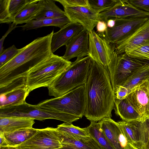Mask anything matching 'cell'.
<instances>
[{
  "mask_svg": "<svg viewBox=\"0 0 149 149\" xmlns=\"http://www.w3.org/2000/svg\"><path fill=\"white\" fill-rule=\"evenodd\" d=\"M84 85V116L91 121L96 122L104 118H111L116 98L107 68L92 61Z\"/></svg>",
  "mask_w": 149,
  "mask_h": 149,
  "instance_id": "obj_1",
  "label": "cell"
},
{
  "mask_svg": "<svg viewBox=\"0 0 149 149\" xmlns=\"http://www.w3.org/2000/svg\"><path fill=\"white\" fill-rule=\"evenodd\" d=\"M38 37L22 48L11 60L0 67V87L15 80L26 77L33 69L54 54L51 43L54 33Z\"/></svg>",
  "mask_w": 149,
  "mask_h": 149,
  "instance_id": "obj_2",
  "label": "cell"
},
{
  "mask_svg": "<svg viewBox=\"0 0 149 149\" xmlns=\"http://www.w3.org/2000/svg\"><path fill=\"white\" fill-rule=\"evenodd\" d=\"M92 63L88 56L77 58L47 87L49 95L59 97L84 84Z\"/></svg>",
  "mask_w": 149,
  "mask_h": 149,
  "instance_id": "obj_3",
  "label": "cell"
},
{
  "mask_svg": "<svg viewBox=\"0 0 149 149\" xmlns=\"http://www.w3.org/2000/svg\"><path fill=\"white\" fill-rule=\"evenodd\" d=\"M72 63L62 56L54 54L51 58L33 69L26 77L29 93L39 88L48 87Z\"/></svg>",
  "mask_w": 149,
  "mask_h": 149,
  "instance_id": "obj_4",
  "label": "cell"
},
{
  "mask_svg": "<svg viewBox=\"0 0 149 149\" xmlns=\"http://www.w3.org/2000/svg\"><path fill=\"white\" fill-rule=\"evenodd\" d=\"M36 105L40 108L62 112L81 118L84 116L86 110L84 85L61 97L41 101Z\"/></svg>",
  "mask_w": 149,
  "mask_h": 149,
  "instance_id": "obj_5",
  "label": "cell"
},
{
  "mask_svg": "<svg viewBox=\"0 0 149 149\" xmlns=\"http://www.w3.org/2000/svg\"><path fill=\"white\" fill-rule=\"evenodd\" d=\"M0 117L26 118L40 121L54 119L68 123H71L80 118L62 112L40 108L26 102L20 105L0 108Z\"/></svg>",
  "mask_w": 149,
  "mask_h": 149,
  "instance_id": "obj_6",
  "label": "cell"
},
{
  "mask_svg": "<svg viewBox=\"0 0 149 149\" xmlns=\"http://www.w3.org/2000/svg\"><path fill=\"white\" fill-rule=\"evenodd\" d=\"M149 61L130 56L125 53L112 55L107 68L114 93L136 70Z\"/></svg>",
  "mask_w": 149,
  "mask_h": 149,
  "instance_id": "obj_7",
  "label": "cell"
},
{
  "mask_svg": "<svg viewBox=\"0 0 149 149\" xmlns=\"http://www.w3.org/2000/svg\"><path fill=\"white\" fill-rule=\"evenodd\" d=\"M0 108L22 104L26 102L29 92L26 83V77L17 79L0 88Z\"/></svg>",
  "mask_w": 149,
  "mask_h": 149,
  "instance_id": "obj_8",
  "label": "cell"
},
{
  "mask_svg": "<svg viewBox=\"0 0 149 149\" xmlns=\"http://www.w3.org/2000/svg\"><path fill=\"white\" fill-rule=\"evenodd\" d=\"M149 17L134 16L114 19V26L107 27L104 38L111 44H115L132 33Z\"/></svg>",
  "mask_w": 149,
  "mask_h": 149,
  "instance_id": "obj_9",
  "label": "cell"
},
{
  "mask_svg": "<svg viewBox=\"0 0 149 149\" xmlns=\"http://www.w3.org/2000/svg\"><path fill=\"white\" fill-rule=\"evenodd\" d=\"M115 52L111 44L93 30L89 33L88 56L107 68Z\"/></svg>",
  "mask_w": 149,
  "mask_h": 149,
  "instance_id": "obj_10",
  "label": "cell"
},
{
  "mask_svg": "<svg viewBox=\"0 0 149 149\" xmlns=\"http://www.w3.org/2000/svg\"><path fill=\"white\" fill-rule=\"evenodd\" d=\"M66 16L70 22L79 24L89 32L100 21L99 13L90 6H63Z\"/></svg>",
  "mask_w": 149,
  "mask_h": 149,
  "instance_id": "obj_11",
  "label": "cell"
},
{
  "mask_svg": "<svg viewBox=\"0 0 149 149\" xmlns=\"http://www.w3.org/2000/svg\"><path fill=\"white\" fill-rule=\"evenodd\" d=\"M117 54L124 53L126 50L141 46L149 45V17L140 27L127 37L111 44Z\"/></svg>",
  "mask_w": 149,
  "mask_h": 149,
  "instance_id": "obj_12",
  "label": "cell"
},
{
  "mask_svg": "<svg viewBox=\"0 0 149 149\" xmlns=\"http://www.w3.org/2000/svg\"><path fill=\"white\" fill-rule=\"evenodd\" d=\"M19 146L56 149L62 147L56 128L49 127L38 129L33 136Z\"/></svg>",
  "mask_w": 149,
  "mask_h": 149,
  "instance_id": "obj_13",
  "label": "cell"
},
{
  "mask_svg": "<svg viewBox=\"0 0 149 149\" xmlns=\"http://www.w3.org/2000/svg\"><path fill=\"white\" fill-rule=\"evenodd\" d=\"M138 112L143 122L149 118V83L146 80L126 97Z\"/></svg>",
  "mask_w": 149,
  "mask_h": 149,
  "instance_id": "obj_14",
  "label": "cell"
},
{
  "mask_svg": "<svg viewBox=\"0 0 149 149\" xmlns=\"http://www.w3.org/2000/svg\"><path fill=\"white\" fill-rule=\"evenodd\" d=\"M100 20L106 22L109 19L125 18L130 17H149V13L140 10L132 5L128 0H120L111 9L99 14Z\"/></svg>",
  "mask_w": 149,
  "mask_h": 149,
  "instance_id": "obj_15",
  "label": "cell"
},
{
  "mask_svg": "<svg viewBox=\"0 0 149 149\" xmlns=\"http://www.w3.org/2000/svg\"><path fill=\"white\" fill-rule=\"evenodd\" d=\"M149 79V63L136 70L117 89L116 98L122 99L126 97L137 87Z\"/></svg>",
  "mask_w": 149,
  "mask_h": 149,
  "instance_id": "obj_16",
  "label": "cell"
},
{
  "mask_svg": "<svg viewBox=\"0 0 149 149\" xmlns=\"http://www.w3.org/2000/svg\"><path fill=\"white\" fill-rule=\"evenodd\" d=\"M89 32L84 29L77 35L66 46L62 57L70 61L74 57L81 58L88 56Z\"/></svg>",
  "mask_w": 149,
  "mask_h": 149,
  "instance_id": "obj_17",
  "label": "cell"
},
{
  "mask_svg": "<svg viewBox=\"0 0 149 149\" xmlns=\"http://www.w3.org/2000/svg\"><path fill=\"white\" fill-rule=\"evenodd\" d=\"M85 29L81 24L70 22L58 31L54 33L51 43L53 53L61 47L68 44L79 32Z\"/></svg>",
  "mask_w": 149,
  "mask_h": 149,
  "instance_id": "obj_18",
  "label": "cell"
},
{
  "mask_svg": "<svg viewBox=\"0 0 149 149\" xmlns=\"http://www.w3.org/2000/svg\"><path fill=\"white\" fill-rule=\"evenodd\" d=\"M58 132L62 146L60 149H100L91 137H77Z\"/></svg>",
  "mask_w": 149,
  "mask_h": 149,
  "instance_id": "obj_19",
  "label": "cell"
},
{
  "mask_svg": "<svg viewBox=\"0 0 149 149\" xmlns=\"http://www.w3.org/2000/svg\"><path fill=\"white\" fill-rule=\"evenodd\" d=\"M99 122L100 128L113 148L124 149L119 143V136L122 131L118 122L111 118H105Z\"/></svg>",
  "mask_w": 149,
  "mask_h": 149,
  "instance_id": "obj_20",
  "label": "cell"
},
{
  "mask_svg": "<svg viewBox=\"0 0 149 149\" xmlns=\"http://www.w3.org/2000/svg\"><path fill=\"white\" fill-rule=\"evenodd\" d=\"M34 119L15 117H0V132H12L24 129L33 128Z\"/></svg>",
  "mask_w": 149,
  "mask_h": 149,
  "instance_id": "obj_21",
  "label": "cell"
},
{
  "mask_svg": "<svg viewBox=\"0 0 149 149\" xmlns=\"http://www.w3.org/2000/svg\"><path fill=\"white\" fill-rule=\"evenodd\" d=\"M114 109L115 113L123 121H141V118L127 97L122 99L116 98Z\"/></svg>",
  "mask_w": 149,
  "mask_h": 149,
  "instance_id": "obj_22",
  "label": "cell"
},
{
  "mask_svg": "<svg viewBox=\"0 0 149 149\" xmlns=\"http://www.w3.org/2000/svg\"><path fill=\"white\" fill-rule=\"evenodd\" d=\"M40 8L33 19L60 17L66 16L65 12L55 4L54 0H40Z\"/></svg>",
  "mask_w": 149,
  "mask_h": 149,
  "instance_id": "obj_23",
  "label": "cell"
},
{
  "mask_svg": "<svg viewBox=\"0 0 149 149\" xmlns=\"http://www.w3.org/2000/svg\"><path fill=\"white\" fill-rule=\"evenodd\" d=\"M70 22L68 18L65 16L56 18L33 19L21 27L23 31L49 26H55L61 29Z\"/></svg>",
  "mask_w": 149,
  "mask_h": 149,
  "instance_id": "obj_24",
  "label": "cell"
},
{
  "mask_svg": "<svg viewBox=\"0 0 149 149\" xmlns=\"http://www.w3.org/2000/svg\"><path fill=\"white\" fill-rule=\"evenodd\" d=\"M38 129L33 128L24 129L8 133H4L9 146L16 147L33 136Z\"/></svg>",
  "mask_w": 149,
  "mask_h": 149,
  "instance_id": "obj_25",
  "label": "cell"
},
{
  "mask_svg": "<svg viewBox=\"0 0 149 149\" xmlns=\"http://www.w3.org/2000/svg\"><path fill=\"white\" fill-rule=\"evenodd\" d=\"M39 0H33L28 4L15 17L13 22L17 25L33 20L40 8Z\"/></svg>",
  "mask_w": 149,
  "mask_h": 149,
  "instance_id": "obj_26",
  "label": "cell"
},
{
  "mask_svg": "<svg viewBox=\"0 0 149 149\" xmlns=\"http://www.w3.org/2000/svg\"><path fill=\"white\" fill-rule=\"evenodd\" d=\"M86 128L90 137L100 149H114L100 128L99 122L91 121L90 125Z\"/></svg>",
  "mask_w": 149,
  "mask_h": 149,
  "instance_id": "obj_27",
  "label": "cell"
},
{
  "mask_svg": "<svg viewBox=\"0 0 149 149\" xmlns=\"http://www.w3.org/2000/svg\"><path fill=\"white\" fill-rule=\"evenodd\" d=\"M139 121L118 122L122 131L128 143L137 146L139 142L138 126Z\"/></svg>",
  "mask_w": 149,
  "mask_h": 149,
  "instance_id": "obj_28",
  "label": "cell"
},
{
  "mask_svg": "<svg viewBox=\"0 0 149 149\" xmlns=\"http://www.w3.org/2000/svg\"><path fill=\"white\" fill-rule=\"evenodd\" d=\"M58 132L77 137H90L86 127L81 128L74 126L72 123H64L58 125Z\"/></svg>",
  "mask_w": 149,
  "mask_h": 149,
  "instance_id": "obj_29",
  "label": "cell"
},
{
  "mask_svg": "<svg viewBox=\"0 0 149 149\" xmlns=\"http://www.w3.org/2000/svg\"><path fill=\"white\" fill-rule=\"evenodd\" d=\"M88 0L89 6L99 14L111 9L120 1V0Z\"/></svg>",
  "mask_w": 149,
  "mask_h": 149,
  "instance_id": "obj_30",
  "label": "cell"
},
{
  "mask_svg": "<svg viewBox=\"0 0 149 149\" xmlns=\"http://www.w3.org/2000/svg\"><path fill=\"white\" fill-rule=\"evenodd\" d=\"M125 53L132 57L149 61V45L138 46L126 50Z\"/></svg>",
  "mask_w": 149,
  "mask_h": 149,
  "instance_id": "obj_31",
  "label": "cell"
},
{
  "mask_svg": "<svg viewBox=\"0 0 149 149\" xmlns=\"http://www.w3.org/2000/svg\"><path fill=\"white\" fill-rule=\"evenodd\" d=\"M33 0H10L9 9L14 21L15 17L28 4Z\"/></svg>",
  "mask_w": 149,
  "mask_h": 149,
  "instance_id": "obj_32",
  "label": "cell"
},
{
  "mask_svg": "<svg viewBox=\"0 0 149 149\" xmlns=\"http://www.w3.org/2000/svg\"><path fill=\"white\" fill-rule=\"evenodd\" d=\"M138 130L139 137L138 144L149 141V118L143 122H139Z\"/></svg>",
  "mask_w": 149,
  "mask_h": 149,
  "instance_id": "obj_33",
  "label": "cell"
},
{
  "mask_svg": "<svg viewBox=\"0 0 149 149\" xmlns=\"http://www.w3.org/2000/svg\"><path fill=\"white\" fill-rule=\"evenodd\" d=\"M10 0H0V23H11L13 20L10 14L9 7Z\"/></svg>",
  "mask_w": 149,
  "mask_h": 149,
  "instance_id": "obj_34",
  "label": "cell"
},
{
  "mask_svg": "<svg viewBox=\"0 0 149 149\" xmlns=\"http://www.w3.org/2000/svg\"><path fill=\"white\" fill-rule=\"evenodd\" d=\"M19 49H17L15 45L3 50L0 54V67L12 59L18 53Z\"/></svg>",
  "mask_w": 149,
  "mask_h": 149,
  "instance_id": "obj_35",
  "label": "cell"
},
{
  "mask_svg": "<svg viewBox=\"0 0 149 149\" xmlns=\"http://www.w3.org/2000/svg\"><path fill=\"white\" fill-rule=\"evenodd\" d=\"M60 3L63 6H89L88 0H54Z\"/></svg>",
  "mask_w": 149,
  "mask_h": 149,
  "instance_id": "obj_36",
  "label": "cell"
},
{
  "mask_svg": "<svg viewBox=\"0 0 149 149\" xmlns=\"http://www.w3.org/2000/svg\"><path fill=\"white\" fill-rule=\"evenodd\" d=\"M132 5L137 8L149 13V0H128Z\"/></svg>",
  "mask_w": 149,
  "mask_h": 149,
  "instance_id": "obj_37",
  "label": "cell"
},
{
  "mask_svg": "<svg viewBox=\"0 0 149 149\" xmlns=\"http://www.w3.org/2000/svg\"><path fill=\"white\" fill-rule=\"evenodd\" d=\"M97 33L100 36L104 37L105 33L107 29V23L106 22L100 20L97 24Z\"/></svg>",
  "mask_w": 149,
  "mask_h": 149,
  "instance_id": "obj_38",
  "label": "cell"
},
{
  "mask_svg": "<svg viewBox=\"0 0 149 149\" xmlns=\"http://www.w3.org/2000/svg\"><path fill=\"white\" fill-rule=\"evenodd\" d=\"M17 27V25L13 22L9 24L8 29L0 40V54L4 50L3 45L5 38L9 33Z\"/></svg>",
  "mask_w": 149,
  "mask_h": 149,
  "instance_id": "obj_39",
  "label": "cell"
},
{
  "mask_svg": "<svg viewBox=\"0 0 149 149\" xmlns=\"http://www.w3.org/2000/svg\"><path fill=\"white\" fill-rule=\"evenodd\" d=\"M0 147L9 146L4 136V133L0 132Z\"/></svg>",
  "mask_w": 149,
  "mask_h": 149,
  "instance_id": "obj_40",
  "label": "cell"
},
{
  "mask_svg": "<svg viewBox=\"0 0 149 149\" xmlns=\"http://www.w3.org/2000/svg\"><path fill=\"white\" fill-rule=\"evenodd\" d=\"M16 149H56L52 148H40L18 146L15 147Z\"/></svg>",
  "mask_w": 149,
  "mask_h": 149,
  "instance_id": "obj_41",
  "label": "cell"
},
{
  "mask_svg": "<svg viewBox=\"0 0 149 149\" xmlns=\"http://www.w3.org/2000/svg\"><path fill=\"white\" fill-rule=\"evenodd\" d=\"M108 28H111L113 27L115 24V20L114 19H109L106 22Z\"/></svg>",
  "mask_w": 149,
  "mask_h": 149,
  "instance_id": "obj_42",
  "label": "cell"
},
{
  "mask_svg": "<svg viewBox=\"0 0 149 149\" xmlns=\"http://www.w3.org/2000/svg\"><path fill=\"white\" fill-rule=\"evenodd\" d=\"M136 146L139 149H149V141L142 144H138Z\"/></svg>",
  "mask_w": 149,
  "mask_h": 149,
  "instance_id": "obj_43",
  "label": "cell"
},
{
  "mask_svg": "<svg viewBox=\"0 0 149 149\" xmlns=\"http://www.w3.org/2000/svg\"><path fill=\"white\" fill-rule=\"evenodd\" d=\"M125 149H139L135 145L130 143H128Z\"/></svg>",
  "mask_w": 149,
  "mask_h": 149,
  "instance_id": "obj_44",
  "label": "cell"
},
{
  "mask_svg": "<svg viewBox=\"0 0 149 149\" xmlns=\"http://www.w3.org/2000/svg\"><path fill=\"white\" fill-rule=\"evenodd\" d=\"M0 149H16L15 147L7 146L0 147Z\"/></svg>",
  "mask_w": 149,
  "mask_h": 149,
  "instance_id": "obj_45",
  "label": "cell"
},
{
  "mask_svg": "<svg viewBox=\"0 0 149 149\" xmlns=\"http://www.w3.org/2000/svg\"><path fill=\"white\" fill-rule=\"evenodd\" d=\"M148 81L149 83V79H148Z\"/></svg>",
  "mask_w": 149,
  "mask_h": 149,
  "instance_id": "obj_46",
  "label": "cell"
}]
</instances>
